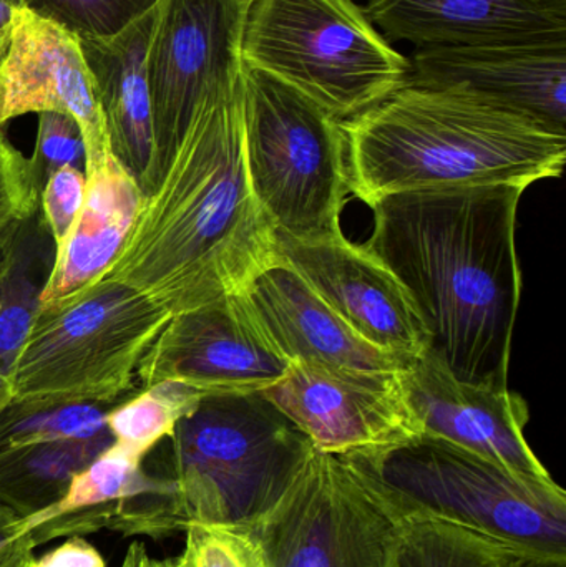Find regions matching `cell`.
Instances as JSON below:
<instances>
[{
	"label": "cell",
	"instance_id": "obj_1",
	"mask_svg": "<svg viewBox=\"0 0 566 567\" xmlns=\"http://www.w3.org/2000/svg\"><path fill=\"white\" fill-rule=\"evenodd\" d=\"M518 186L395 193L372 203L366 248L404 284L431 349L465 383L507 389L522 296Z\"/></svg>",
	"mask_w": 566,
	"mask_h": 567
},
{
	"label": "cell",
	"instance_id": "obj_2",
	"mask_svg": "<svg viewBox=\"0 0 566 567\" xmlns=\"http://www.w3.org/2000/svg\"><path fill=\"white\" fill-rule=\"evenodd\" d=\"M278 261L249 183L239 80L202 103L102 279L175 316L245 292Z\"/></svg>",
	"mask_w": 566,
	"mask_h": 567
},
{
	"label": "cell",
	"instance_id": "obj_3",
	"mask_svg": "<svg viewBox=\"0 0 566 567\" xmlns=\"http://www.w3.org/2000/svg\"><path fill=\"white\" fill-rule=\"evenodd\" d=\"M342 128L348 189L369 206L422 189H527L566 159L565 132L459 90L408 83Z\"/></svg>",
	"mask_w": 566,
	"mask_h": 567
},
{
	"label": "cell",
	"instance_id": "obj_4",
	"mask_svg": "<svg viewBox=\"0 0 566 567\" xmlns=\"http://www.w3.org/2000/svg\"><path fill=\"white\" fill-rule=\"evenodd\" d=\"M173 512L189 523L251 528L291 488L311 440L261 392L203 396L169 436Z\"/></svg>",
	"mask_w": 566,
	"mask_h": 567
},
{
	"label": "cell",
	"instance_id": "obj_5",
	"mask_svg": "<svg viewBox=\"0 0 566 567\" xmlns=\"http://www.w3.org/2000/svg\"><path fill=\"white\" fill-rule=\"evenodd\" d=\"M243 63L288 83L341 123L408 85L409 59L354 0H256Z\"/></svg>",
	"mask_w": 566,
	"mask_h": 567
},
{
	"label": "cell",
	"instance_id": "obj_6",
	"mask_svg": "<svg viewBox=\"0 0 566 567\" xmlns=\"http://www.w3.org/2000/svg\"><path fill=\"white\" fill-rule=\"evenodd\" d=\"M169 317L110 279L39 307L10 377L12 402L30 409L115 402L132 392L140 360Z\"/></svg>",
	"mask_w": 566,
	"mask_h": 567
},
{
	"label": "cell",
	"instance_id": "obj_7",
	"mask_svg": "<svg viewBox=\"0 0 566 567\" xmlns=\"http://www.w3.org/2000/svg\"><path fill=\"white\" fill-rule=\"evenodd\" d=\"M241 109L249 183L276 235L299 241L342 235L349 192L342 123L245 63Z\"/></svg>",
	"mask_w": 566,
	"mask_h": 567
},
{
	"label": "cell",
	"instance_id": "obj_8",
	"mask_svg": "<svg viewBox=\"0 0 566 567\" xmlns=\"http://www.w3.org/2000/svg\"><path fill=\"white\" fill-rule=\"evenodd\" d=\"M361 460L409 512L465 526L528 555L566 561V493L555 482H525L428 433Z\"/></svg>",
	"mask_w": 566,
	"mask_h": 567
},
{
	"label": "cell",
	"instance_id": "obj_9",
	"mask_svg": "<svg viewBox=\"0 0 566 567\" xmlns=\"http://www.w3.org/2000/svg\"><path fill=\"white\" fill-rule=\"evenodd\" d=\"M412 515L368 463L315 450L281 502L246 529L268 567H389Z\"/></svg>",
	"mask_w": 566,
	"mask_h": 567
},
{
	"label": "cell",
	"instance_id": "obj_10",
	"mask_svg": "<svg viewBox=\"0 0 566 567\" xmlns=\"http://www.w3.org/2000/svg\"><path fill=\"white\" fill-rule=\"evenodd\" d=\"M248 9L239 0L158 3L146 53L156 183L202 103L215 93L233 89L241 80L243 33Z\"/></svg>",
	"mask_w": 566,
	"mask_h": 567
},
{
	"label": "cell",
	"instance_id": "obj_11",
	"mask_svg": "<svg viewBox=\"0 0 566 567\" xmlns=\"http://www.w3.org/2000/svg\"><path fill=\"white\" fill-rule=\"evenodd\" d=\"M289 367L245 290L169 317L136 379L143 389L176 382L203 396L246 395L275 385Z\"/></svg>",
	"mask_w": 566,
	"mask_h": 567
},
{
	"label": "cell",
	"instance_id": "obj_12",
	"mask_svg": "<svg viewBox=\"0 0 566 567\" xmlns=\"http://www.w3.org/2000/svg\"><path fill=\"white\" fill-rule=\"evenodd\" d=\"M261 393L311 440L316 452L374 458L424 433L401 373L291 363Z\"/></svg>",
	"mask_w": 566,
	"mask_h": 567
},
{
	"label": "cell",
	"instance_id": "obj_13",
	"mask_svg": "<svg viewBox=\"0 0 566 567\" xmlns=\"http://www.w3.org/2000/svg\"><path fill=\"white\" fill-rule=\"evenodd\" d=\"M276 252L372 346L405 359H418L431 349L411 293L364 245H354L344 235L311 241L276 235Z\"/></svg>",
	"mask_w": 566,
	"mask_h": 567
},
{
	"label": "cell",
	"instance_id": "obj_14",
	"mask_svg": "<svg viewBox=\"0 0 566 567\" xmlns=\"http://www.w3.org/2000/svg\"><path fill=\"white\" fill-rule=\"evenodd\" d=\"M401 380L409 405L428 435L471 450L525 482H555L525 439L531 412L524 396L508 386L461 382L431 352L418 357Z\"/></svg>",
	"mask_w": 566,
	"mask_h": 567
},
{
	"label": "cell",
	"instance_id": "obj_15",
	"mask_svg": "<svg viewBox=\"0 0 566 567\" xmlns=\"http://www.w3.org/2000/svg\"><path fill=\"white\" fill-rule=\"evenodd\" d=\"M72 116L85 142V175L110 156L109 135L80 40L19 9L9 53L0 65V130L27 113Z\"/></svg>",
	"mask_w": 566,
	"mask_h": 567
},
{
	"label": "cell",
	"instance_id": "obj_16",
	"mask_svg": "<svg viewBox=\"0 0 566 567\" xmlns=\"http://www.w3.org/2000/svg\"><path fill=\"white\" fill-rule=\"evenodd\" d=\"M408 83L472 93L566 133V42L424 47Z\"/></svg>",
	"mask_w": 566,
	"mask_h": 567
},
{
	"label": "cell",
	"instance_id": "obj_17",
	"mask_svg": "<svg viewBox=\"0 0 566 567\" xmlns=\"http://www.w3.org/2000/svg\"><path fill=\"white\" fill-rule=\"evenodd\" d=\"M364 12L418 49L566 42V0H368Z\"/></svg>",
	"mask_w": 566,
	"mask_h": 567
},
{
	"label": "cell",
	"instance_id": "obj_18",
	"mask_svg": "<svg viewBox=\"0 0 566 567\" xmlns=\"http://www.w3.org/2000/svg\"><path fill=\"white\" fill-rule=\"evenodd\" d=\"M246 293L272 342L291 363L402 373L415 360L362 339L286 262L265 269Z\"/></svg>",
	"mask_w": 566,
	"mask_h": 567
},
{
	"label": "cell",
	"instance_id": "obj_19",
	"mask_svg": "<svg viewBox=\"0 0 566 567\" xmlns=\"http://www.w3.org/2000/svg\"><path fill=\"white\" fill-rule=\"evenodd\" d=\"M158 9V7H156ZM156 9L110 39H79L110 150L138 183L143 196L156 185L155 128L146 76V53Z\"/></svg>",
	"mask_w": 566,
	"mask_h": 567
},
{
	"label": "cell",
	"instance_id": "obj_20",
	"mask_svg": "<svg viewBox=\"0 0 566 567\" xmlns=\"http://www.w3.org/2000/svg\"><path fill=\"white\" fill-rule=\"evenodd\" d=\"M142 202L138 183L113 155L86 176L85 203L53 255L39 307L56 306L109 272L125 246Z\"/></svg>",
	"mask_w": 566,
	"mask_h": 567
},
{
	"label": "cell",
	"instance_id": "obj_21",
	"mask_svg": "<svg viewBox=\"0 0 566 567\" xmlns=\"http://www.w3.org/2000/svg\"><path fill=\"white\" fill-rule=\"evenodd\" d=\"M146 495L172 499V480L146 475L142 458L112 443L73 476L55 505L23 523L32 532L42 523L76 518L86 523L90 532H96L119 518L126 503Z\"/></svg>",
	"mask_w": 566,
	"mask_h": 567
},
{
	"label": "cell",
	"instance_id": "obj_22",
	"mask_svg": "<svg viewBox=\"0 0 566 567\" xmlns=\"http://www.w3.org/2000/svg\"><path fill=\"white\" fill-rule=\"evenodd\" d=\"M113 439L39 442L0 452V508L19 519L55 505L76 473L95 460Z\"/></svg>",
	"mask_w": 566,
	"mask_h": 567
},
{
	"label": "cell",
	"instance_id": "obj_23",
	"mask_svg": "<svg viewBox=\"0 0 566 567\" xmlns=\"http://www.w3.org/2000/svg\"><path fill=\"white\" fill-rule=\"evenodd\" d=\"M521 553L474 529L414 513L389 567H507Z\"/></svg>",
	"mask_w": 566,
	"mask_h": 567
},
{
	"label": "cell",
	"instance_id": "obj_24",
	"mask_svg": "<svg viewBox=\"0 0 566 567\" xmlns=\"http://www.w3.org/2000/svg\"><path fill=\"white\" fill-rule=\"evenodd\" d=\"M202 400V393L183 383H155L106 412V429L115 445L145 460Z\"/></svg>",
	"mask_w": 566,
	"mask_h": 567
},
{
	"label": "cell",
	"instance_id": "obj_25",
	"mask_svg": "<svg viewBox=\"0 0 566 567\" xmlns=\"http://www.w3.org/2000/svg\"><path fill=\"white\" fill-rule=\"evenodd\" d=\"M100 439L112 435L105 410L95 403L30 409L12 402L0 413V452L29 443Z\"/></svg>",
	"mask_w": 566,
	"mask_h": 567
},
{
	"label": "cell",
	"instance_id": "obj_26",
	"mask_svg": "<svg viewBox=\"0 0 566 567\" xmlns=\"http://www.w3.org/2000/svg\"><path fill=\"white\" fill-rule=\"evenodd\" d=\"M76 39H110L158 7L162 0H16Z\"/></svg>",
	"mask_w": 566,
	"mask_h": 567
},
{
	"label": "cell",
	"instance_id": "obj_27",
	"mask_svg": "<svg viewBox=\"0 0 566 567\" xmlns=\"http://www.w3.org/2000/svg\"><path fill=\"white\" fill-rule=\"evenodd\" d=\"M182 567H268L251 532L233 526L189 523L185 526Z\"/></svg>",
	"mask_w": 566,
	"mask_h": 567
},
{
	"label": "cell",
	"instance_id": "obj_28",
	"mask_svg": "<svg viewBox=\"0 0 566 567\" xmlns=\"http://www.w3.org/2000/svg\"><path fill=\"white\" fill-rule=\"evenodd\" d=\"M40 192L29 159L0 140V245L37 215Z\"/></svg>",
	"mask_w": 566,
	"mask_h": 567
},
{
	"label": "cell",
	"instance_id": "obj_29",
	"mask_svg": "<svg viewBox=\"0 0 566 567\" xmlns=\"http://www.w3.org/2000/svg\"><path fill=\"white\" fill-rule=\"evenodd\" d=\"M29 165L40 189L56 169L65 166H83L85 169V142L79 123L63 113H39L35 146Z\"/></svg>",
	"mask_w": 566,
	"mask_h": 567
},
{
	"label": "cell",
	"instance_id": "obj_30",
	"mask_svg": "<svg viewBox=\"0 0 566 567\" xmlns=\"http://www.w3.org/2000/svg\"><path fill=\"white\" fill-rule=\"evenodd\" d=\"M85 196V169L75 166L56 169L43 183L39 209H42V221L55 251L63 245L76 216L82 212Z\"/></svg>",
	"mask_w": 566,
	"mask_h": 567
},
{
	"label": "cell",
	"instance_id": "obj_31",
	"mask_svg": "<svg viewBox=\"0 0 566 567\" xmlns=\"http://www.w3.org/2000/svg\"><path fill=\"white\" fill-rule=\"evenodd\" d=\"M37 548L33 533L23 519L0 508V567H27L32 563Z\"/></svg>",
	"mask_w": 566,
	"mask_h": 567
},
{
	"label": "cell",
	"instance_id": "obj_32",
	"mask_svg": "<svg viewBox=\"0 0 566 567\" xmlns=\"http://www.w3.org/2000/svg\"><path fill=\"white\" fill-rule=\"evenodd\" d=\"M29 567H106L100 553L89 543L72 538L43 558H33Z\"/></svg>",
	"mask_w": 566,
	"mask_h": 567
},
{
	"label": "cell",
	"instance_id": "obj_33",
	"mask_svg": "<svg viewBox=\"0 0 566 567\" xmlns=\"http://www.w3.org/2000/svg\"><path fill=\"white\" fill-rule=\"evenodd\" d=\"M17 12H19V6L16 0H0V65L6 60L12 43Z\"/></svg>",
	"mask_w": 566,
	"mask_h": 567
},
{
	"label": "cell",
	"instance_id": "obj_34",
	"mask_svg": "<svg viewBox=\"0 0 566 567\" xmlns=\"http://www.w3.org/2000/svg\"><path fill=\"white\" fill-rule=\"evenodd\" d=\"M507 567H566V561H562V559L541 558V556L521 553V555L515 556V558L508 563Z\"/></svg>",
	"mask_w": 566,
	"mask_h": 567
},
{
	"label": "cell",
	"instance_id": "obj_35",
	"mask_svg": "<svg viewBox=\"0 0 566 567\" xmlns=\"http://www.w3.org/2000/svg\"><path fill=\"white\" fill-rule=\"evenodd\" d=\"M145 546L140 543H133L126 551L125 561L122 567H143V556H145Z\"/></svg>",
	"mask_w": 566,
	"mask_h": 567
},
{
	"label": "cell",
	"instance_id": "obj_36",
	"mask_svg": "<svg viewBox=\"0 0 566 567\" xmlns=\"http://www.w3.org/2000/svg\"><path fill=\"white\" fill-rule=\"evenodd\" d=\"M143 567H182L178 559H165V561H158V559L150 558L148 553L143 556Z\"/></svg>",
	"mask_w": 566,
	"mask_h": 567
},
{
	"label": "cell",
	"instance_id": "obj_37",
	"mask_svg": "<svg viewBox=\"0 0 566 567\" xmlns=\"http://www.w3.org/2000/svg\"><path fill=\"white\" fill-rule=\"evenodd\" d=\"M12 403V396L6 395V393L0 392V413L7 409V406Z\"/></svg>",
	"mask_w": 566,
	"mask_h": 567
},
{
	"label": "cell",
	"instance_id": "obj_38",
	"mask_svg": "<svg viewBox=\"0 0 566 567\" xmlns=\"http://www.w3.org/2000/svg\"><path fill=\"white\" fill-rule=\"evenodd\" d=\"M239 2H243V3H245V6L249 7V6H251V3H255L256 0H239Z\"/></svg>",
	"mask_w": 566,
	"mask_h": 567
},
{
	"label": "cell",
	"instance_id": "obj_39",
	"mask_svg": "<svg viewBox=\"0 0 566 567\" xmlns=\"http://www.w3.org/2000/svg\"><path fill=\"white\" fill-rule=\"evenodd\" d=\"M3 136H2V130H0V140H2Z\"/></svg>",
	"mask_w": 566,
	"mask_h": 567
},
{
	"label": "cell",
	"instance_id": "obj_40",
	"mask_svg": "<svg viewBox=\"0 0 566 567\" xmlns=\"http://www.w3.org/2000/svg\"><path fill=\"white\" fill-rule=\"evenodd\" d=\"M32 561H33V559H32ZM29 566H30V565H29ZM29 566H27V567H29Z\"/></svg>",
	"mask_w": 566,
	"mask_h": 567
}]
</instances>
